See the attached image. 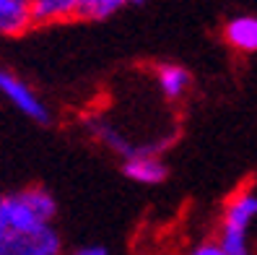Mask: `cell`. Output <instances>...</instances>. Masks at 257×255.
I'll return each instance as SVG.
<instances>
[{
    "label": "cell",
    "instance_id": "8992f818",
    "mask_svg": "<svg viewBox=\"0 0 257 255\" xmlns=\"http://www.w3.org/2000/svg\"><path fill=\"white\" fill-rule=\"evenodd\" d=\"M122 175L135 185L154 188L169 177V167L159 154H135L122 161Z\"/></svg>",
    "mask_w": 257,
    "mask_h": 255
},
{
    "label": "cell",
    "instance_id": "5bb4252c",
    "mask_svg": "<svg viewBox=\"0 0 257 255\" xmlns=\"http://www.w3.org/2000/svg\"><path fill=\"white\" fill-rule=\"evenodd\" d=\"M143 255H172V252H164V250H148V252H143Z\"/></svg>",
    "mask_w": 257,
    "mask_h": 255
},
{
    "label": "cell",
    "instance_id": "7c38bea8",
    "mask_svg": "<svg viewBox=\"0 0 257 255\" xmlns=\"http://www.w3.org/2000/svg\"><path fill=\"white\" fill-rule=\"evenodd\" d=\"M185 255H226V252H223V247L216 242V239H203V242L192 245Z\"/></svg>",
    "mask_w": 257,
    "mask_h": 255
},
{
    "label": "cell",
    "instance_id": "8fae6325",
    "mask_svg": "<svg viewBox=\"0 0 257 255\" xmlns=\"http://www.w3.org/2000/svg\"><path fill=\"white\" fill-rule=\"evenodd\" d=\"M130 0H81L75 21H107L127 8Z\"/></svg>",
    "mask_w": 257,
    "mask_h": 255
},
{
    "label": "cell",
    "instance_id": "2e32d148",
    "mask_svg": "<svg viewBox=\"0 0 257 255\" xmlns=\"http://www.w3.org/2000/svg\"><path fill=\"white\" fill-rule=\"evenodd\" d=\"M0 232H3V227H0Z\"/></svg>",
    "mask_w": 257,
    "mask_h": 255
},
{
    "label": "cell",
    "instance_id": "5b68a950",
    "mask_svg": "<svg viewBox=\"0 0 257 255\" xmlns=\"http://www.w3.org/2000/svg\"><path fill=\"white\" fill-rule=\"evenodd\" d=\"M86 133H88V136H91L101 148H107L109 154L119 156L122 161L130 159V156H135V154H148V151H143V148L135 143L117 123H112L107 115H88V117H86Z\"/></svg>",
    "mask_w": 257,
    "mask_h": 255
},
{
    "label": "cell",
    "instance_id": "30bf717a",
    "mask_svg": "<svg viewBox=\"0 0 257 255\" xmlns=\"http://www.w3.org/2000/svg\"><path fill=\"white\" fill-rule=\"evenodd\" d=\"M32 24L34 26H52L75 21L81 0H32Z\"/></svg>",
    "mask_w": 257,
    "mask_h": 255
},
{
    "label": "cell",
    "instance_id": "277c9868",
    "mask_svg": "<svg viewBox=\"0 0 257 255\" xmlns=\"http://www.w3.org/2000/svg\"><path fill=\"white\" fill-rule=\"evenodd\" d=\"M0 255H63V237L55 227L34 234L0 232Z\"/></svg>",
    "mask_w": 257,
    "mask_h": 255
},
{
    "label": "cell",
    "instance_id": "7a4b0ae2",
    "mask_svg": "<svg viewBox=\"0 0 257 255\" xmlns=\"http://www.w3.org/2000/svg\"><path fill=\"white\" fill-rule=\"evenodd\" d=\"M257 221V190L239 188L226 201L218 234L213 237L226 255H249V227Z\"/></svg>",
    "mask_w": 257,
    "mask_h": 255
},
{
    "label": "cell",
    "instance_id": "3957f363",
    "mask_svg": "<svg viewBox=\"0 0 257 255\" xmlns=\"http://www.w3.org/2000/svg\"><path fill=\"white\" fill-rule=\"evenodd\" d=\"M0 97H3L19 115L26 120H32L37 125H50L52 123V110L44 102L37 89L24 81L19 73H13L11 68H0Z\"/></svg>",
    "mask_w": 257,
    "mask_h": 255
},
{
    "label": "cell",
    "instance_id": "52a82bcc",
    "mask_svg": "<svg viewBox=\"0 0 257 255\" xmlns=\"http://www.w3.org/2000/svg\"><path fill=\"white\" fill-rule=\"evenodd\" d=\"M154 81H156L159 94L166 102H179L190 94L192 73L179 63H159L156 70H154Z\"/></svg>",
    "mask_w": 257,
    "mask_h": 255
},
{
    "label": "cell",
    "instance_id": "6da1fadb",
    "mask_svg": "<svg viewBox=\"0 0 257 255\" xmlns=\"http://www.w3.org/2000/svg\"><path fill=\"white\" fill-rule=\"evenodd\" d=\"M57 201L42 185H26L0 196V227L3 232L34 234L47 227H55Z\"/></svg>",
    "mask_w": 257,
    "mask_h": 255
},
{
    "label": "cell",
    "instance_id": "9a60e30c",
    "mask_svg": "<svg viewBox=\"0 0 257 255\" xmlns=\"http://www.w3.org/2000/svg\"><path fill=\"white\" fill-rule=\"evenodd\" d=\"M130 3H143V0H130Z\"/></svg>",
    "mask_w": 257,
    "mask_h": 255
},
{
    "label": "cell",
    "instance_id": "ba28073f",
    "mask_svg": "<svg viewBox=\"0 0 257 255\" xmlns=\"http://www.w3.org/2000/svg\"><path fill=\"white\" fill-rule=\"evenodd\" d=\"M223 42L241 55L257 52V16H234L223 24Z\"/></svg>",
    "mask_w": 257,
    "mask_h": 255
},
{
    "label": "cell",
    "instance_id": "4fadbf2b",
    "mask_svg": "<svg viewBox=\"0 0 257 255\" xmlns=\"http://www.w3.org/2000/svg\"><path fill=\"white\" fill-rule=\"evenodd\" d=\"M70 255H109V250L101 247V245H83L78 250H73Z\"/></svg>",
    "mask_w": 257,
    "mask_h": 255
},
{
    "label": "cell",
    "instance_id": "9c48e42d",
    "mask_svg": "<svg viewBox=\"0 0 257 255\" xmlns=\"http://www.w3.org/2000/svg\"><path fill=\"white\" fill-rule=\"evenodd\" d=\"M32 0H0V37H21L32 24Z\"/></svg>",
    "mask_w": 257,
    "mask_h": 255
}]
</instances>
